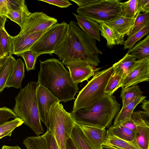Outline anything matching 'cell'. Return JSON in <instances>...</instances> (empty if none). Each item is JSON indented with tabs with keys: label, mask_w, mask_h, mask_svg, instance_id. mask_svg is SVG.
<instances>
[{
	"label": "cell",
	"mask_w": 149,
	"mask_h": 149,
	"mask_svg": "<svg viewBox=\"0 0 149 149\" xmlns=\"http://www.w3.org/2000/svg\"><path fill=\"white\" fill-rule=\"evenodd\" d=\"M53 53L65 65L85 62L94 67L100 63L99 54H102L97 47L95 40L86 35L74 21L68 24L65 35Z\"/></svg>",
	"instance_id": "cell-1"
},
{
	"label": "cell",
	"mask_w": 149,
	"mask_h": 149,
	"mask_svg": "<svg viewBox=\"0 0 149 149\" xmlns=\"http://www.w3.org/2000/svg\"><path fill=\"white\" fill-rule=\"evenodd\" d=\"M40 61L38 82L47 89L60 102L74 100L79 91L70 74L58 60L52 58Z\"/></svg>",
	"instance_id": "cell-2"
},
{
	"label": "cell",
	"mask_w": 149,
	"mask_h": 149,
	"mask_svg": "<svg viewBox=\"0 0 149 149\" xmlns=\"http://www.w3.org/2000/svg\"><path fill=\"white\" fill-rule=\"evenodd\" d=\"M120 104L112 95L105 94L102 98L86 108L71 112V116L77 125L108 127L120 111Z\"/></svg>",
	"instance_id": "cell-3"
},
{
	"label": "cell",
	"mask_w": 149,
	"mask_h": 149,
	"mask_svg": "<svg viewBox=\"0 0 149 149\" xmlns=\"http://www.w3.org/2000/svg\"><path fill=\"white\" fill-rule=\"evenodd\" d=\"M39 84L31 81L21 88L15 97L13 111L17 117L37 136L44 132L38 109L36 92Z\"/></svg>",
	"instance_id": "cell-4"
},
{
	"label": "cell",
	"mask_w": 149,
	"mask_h": 149,
	"mask_svg": "<svg viewBox=\"0 0 149 149\" xmlns=\"http://www.w3.org/2000/svg\"><path fill=\"white\" fill-rule=\"evenodd\" d=\"M113 72L111 66L95 72L92 79L79 92L72 111L89 107L104 97L107 84Z\"/></svg>",
	"instance_id": "cell-5"
},
{
	"label": "cell",
	"mask_w": 149,
	"mask_h": 149,
	"mask_svg": "<svg viewBox=\"0 0 149 149\" xmlns=\"http://www.w3.org/2000/svg\"><path fill=\"white\" fill-rule=\"evenodd\" d=\"M49 130L55 139L59 149H66L68 139L75 125L71 113L67 112L59 102L52 105L49 113Z\"/></svg>",
	"instance_id": "cell-6"
},
{
	"label": "cell",
	"mask_w": 149,
	"mask_h": 149,
	"mask_svg": "<svg viewBox=\"0 0 149 149\" xmlns=\"http://www.w3.org/2000/svg\"><path fill=\"white\" fill-rule=\"evenodd\" d=\"M120 1L102 0L90 5L79 7L78 15L99 23L111 22L121 16Z\"/></svg>",
	"instance_id": "cell-7"
},
{
	"label": "cell",
	"mask_w": 149,
	"mask_h": 149,
	"mask_svg": "<svg viewBox=\"0 0 149 149\" xmlns=\"http://www.w3.org/2000/svg\"><path fill=\"white\" fill-rule=\"evenodd\" d=\"M68 24L63 22L57 23L50 27L33 45L29 50L38 57L42 54L52 55L61 43L66 33Z\"/></svg>",
	"instance_id": "cell-8"
},
{
	"label": "cell",
	"mask_w": 149,
	"mask_h": 149,
	"mask_svg": "<svg viewBox=\"0 0 149 149\" xmlns=\"http://www.w3.org/2000/svg\"><path fill=\"white\" fill-rule=\"evenodd\" d=\"M57 20L42 12L31 13L21 28L19 35L31 34L46 30L57 23Z\"/></svg>",
	"instance_id": "cell-9"
},
{
	"label": "cell",
	"mask_w": 149,
	"mask_h": 149,
	"mask_svg": "<svg viewBox=\"0 0 149 149\" xmlns=\"http://www.w3.org/2000/svg\"><path fill=\"white\" fill-rule=\"evenodd\" d=\"M149 58L136 61L133 67L122 80L120 87H128L149 81Z\"/></svg>",
	"instance_id": "cell-10"
},
{
	"label": "cell",
	"mask_w": 149,
	"mask_h": 149,
	"mask_svg": "<svg viewBox=\"0 0 149 149\" xmlns=\"http://www.w3.org/2000/svg\"><path fill=\"white\" fill-rule=\"evenodd\" d=\"M36 97L40 120L49 129L50 108L55 103L60 102L47 89L40 85H39L37 89Z\"/></svg>",
	"instance_id": "cell-11"
},
{
	"label": "cell",
	"mask_w": 149,
	"mask_h": 149,
	"mask_svg": "<svg viewBox=\"0 0 149 149\" xmlns=\"http://www.w3.org/2000/svg\"><path fill=\"white\" fill-rule=\"evenodd\" d=\"M49 29L40 32L30 34H18L14 36H10L13 54L18 56L23 52L29 50Z\"/></svg>",
	"instance_id": "cell-12"
},
{
	"label": "cell",
	"mask_w": 149,
	"mask_h": 149,
	"mask_svg": "<svg viewBox=\"0 0 149 149\" xmlns=\"http://www.w3.org/2000/svg\"><path fill=\"white\" fill-rule=\"evenodd\" d=\"M73 82L78 84L87 80L95 73L94 66L85 62H78L65 65Z\"/></svg>",
	"instance_id": "cell-13"
},
{
	"label": "cell",
	"mask_w": 149,
	"mask_h": 149,
	"mask_svg": "<svg viewBox=\"0 0 149 149\" xmlns=\"http://www.w3.org/2000/svg\"><path fill=\"white\" fill-rule=\"evenodd\" d=\"M82 130L93 149H103L102 144L107 136L105 129L84 125H78Z\"/></svg>",
	"instance_id": "cell-14"
},
{
	"label": "cell",
	"mask_w": 149,
	"mask_h": 149,
	"mask_svg": "<svg viewBox=\"0 0 149 149\" xmlns=\"http://www.w3.org/2000/svg\"><path fill=\"white\" fill-rule=\"evenodd\" d=\"M77 20V24L88 36L100 41L99 24L94 21L73 13Z\"/></svg>",
	"instance_id": "cell-15"
},
{
	"label": "cell",
	"mask_w": 149,
	"mask_h": 149,
	"mask_svg": "<svg viewBox=\"0 0 149 149\" xmlns=\"http://www.w3.org/2000/svg\"><path fill=\"white\" fill-rule=\"evenodd\" d=\"M24 77V63L20 58L16 60L12 71L5 84V87L21 88L22 82Z\"/></svg>",
	"instance_id": "cell-16"
},
{
	"label": "cell",
	"mask_w": 149,
	"mask_h": 149,
	"mask_svg": "<svg viewBox=\"0 0 149 149\" xmlns=\"http://www.w3.org/2000/svg\"><path fill=\"white\" fill-rule=\"evenodd\" d=\"M99 23L101 35L106 40V45L108 47L112 48L116 45L123 44L124 36L118 34L106 23Z\"/></svg>",
	"instance_id": "cell-17"
},
{
	"label": "cell",
	"mask_w": 149,
	"mask_h": 149,
	"mask_svg": "<svg viewBox=\"0 0 149 149\" xmlns=\"http://www.w3.org/2000/svg\"><path fill=\"white\" fill-rule=\"evenodd\" d=\"M146 98V97L144 96L137 97L132 102L122 108L115 117L113 124L110 127H118L130 119L135 108L139 104L142 103Z\"/></svg>",
	"instance_id": "cell-18"
},
{
	"label": "cell",
	"mask_w": 149,
	"mask_h": 149,
	"mask_svg": "<svg viewBox=\"0 0 149 149\" xmlns=\"http://www.w3.org/2000/svg\"><path fill=\"white\" fill-rule=\"evenodd\" d=\"M136 17L127 18L121 16L115 20L106 23L118 34L128 36L134 23Z\"/></svg>",
	"instance_id": "cell-19"
},
{
	"label": "cell",
	"mask_w": 149,
	"mask_h": 149,
	"mask_svg": "<svg viewBox=\"0 0 149 149\" xmlns=\"http://www.w3.org/2000/svg\"><path fill=\"white\" fill-rule=\"evenodd\" d=\"M136 61V58L128 52L122 58L113 65V73L122 76L123 80L131 70Z\"/></svg>",
	"instance_id": "cell-20"
},
{
	"label": "cell",
	"mask_w": 149,
	"mask_h": 149,
	"mask_svg": "<svg viewBox=\"0 0 149 149\" xmlns=\"http://www.w3.org/2000/svg\"><path fill=\"white\" fill-rule=\"evenodd\" d=\"M103 148L111 149H141L137 145L121 139L116 136L107 134L102 144Z\"/></svg>",
	"instance_id": "cell-21"
},
{
	"label": "cell",
	"mask_w": 149,
	"mask_h": 149,
	"mask_svg": "<svg viewBox=\"0 0 149 149\" xmlns=\"http://www.w3.org/2000/svg\"><path fill=\"white\" fill-rule=\"evenodd\" d=\"M128 52L136 59L149 58V35L129 49Z\"/></svg>",
	"instance_id": "cell-22"
},
{
	"label": "cell",
	"mask_w": 149,
	"mask_h": 149,
	"mask_svg": "<svg viewBox=\"0 0 149 149\" xmlns=\"http://www.w3.org/2000/svg\"><path fill=\"white\" fill-rule=\"evenodd\" d=\"M107 134L114 135L121 139L138 145L136 140L135 132L123 126L120 125L114 128L110 127L107 131Z\"/></svg>",
	"instance_id": "cell-23"
},
{
	"label": "cell",
	"mask_w": 149,
	"mask_h": 149,
	"mask_svg": "<svg viewBox=\"0 0 149 149\" xmlns=\"http://www.w3.org/2000/svg\"><path fill=\"white\" fill-rule=\"evenodd\" d=\"M143 96L142 92L137 85L122 88L120 95L123 104L122 108L132 102L136 97Z\"/></svg>",
	"instance_id": "cell-24"
},
{
	"label": "cell",
	"mask_w": 149,
	"mask_h": 149,
	"mask_svg": "<svg viewBox=\"0 0 149 149\" xmlns=\"http://www.w3.org/2000/svg\"><path fill=\"white\" fill-rule=\"evenodd\" d=\"M71 137L78 149H93L81 129L75 123Z\"/></svg>",
	"instance_id": "cell-25"
},
{
	"label": "cell",
	"mask_w": 149,
	"mask_h": 149,
	"mask_svg": "<svg viewBox=\"0 0 149 149\" xmlns=\"http://www.w3.org/2000/svg\"><path fill=\"white\" fill-rule=\"evenodd\" d=\"M31 13L26 5L18 10L9 11L6 16L18 24L21 28Z\"/></svg>",
	"instance_id": "cell-26"
},
{
	"label": "cell",
	"mask_w": 149,
	"mask_h": 149,
	"mask_svg": "<svg viewBox=\"0 0 149 149\" xmlns=\"http://www.w3.org/2000/svg\"><path fill=\"white\" fill-rule=\"evenodd\" d=\"M121 16L127 18L135 17L139 10V0H130L120 3Z\"/></svg>",
	"instance_id": "cell-27"
},
{
	"label": "cell",
	"mask_w": 149,
	"mask_h": 149,
	"mask_svg": "<svg viewBox=\"0 0 149 149\" xmlns=\"http://www.w3.org/2000/svg\"><path fill=\"white\" fill-rule=\"evenodd\" d=\"M135 134L138 146L141 149H149V126H137Z\"/></svg>",
	"instance_id": "cell-28"
},
{
	"label": "cell",
	"mask_w": 149,
	"mask_h": 149,
	"mask_svg": "<svg viewBox=\"0 0 149 149\" xmlns=\"http://www.w3.org/2000/svg\"><path fill=\"white\" fill-rule=\"evenodd\" d=\"M16 60L12 56H8L0 74V93L6 88L7 79L11 73Z\"/></svg>",
	"instance_id": "cell-29"
},
{
	"label": "cell",
	"mask_w": 149,
	"mask_h": 149,
	"mask_svg": "<svg viewBox=\"0 0 149 149\" xmlns=\"http://www.w3.org/2000/svg\"><path fill=\"white\" fill-rule=\"evenodd\" d=\"M149 32V24L144 27L139 31L128 36L126 40L124 41V49H130L135 43L144 36L148 34Z\"/></svg>",
	"instance_id": "cell-30"
},
{
	"label": "cell",
	"mask_w": 149,
	"mask_h": 149,
	"mask_svg": "<svg viewBox=\"0 0 149 149\" xmlns=\"http://www.w3.org/2000/svg\"><path fill=\"white\" fill-rule=\"evenodd\" d=\"M23 143L27 149H45V141L42 136L28 137Z\"/></svg>",
	"instance_id": "cell-31"
},
{
	"label": "cell",
	"mask_w": 149,
	"mask_h": 149,
	"mask_svg": "<svg viewBox=\"0 0 149 149\" xmlns=\"http://www.w3.org/2000/svg\"><path fill=\"white\" fill-rule=\"evenodd\" d=\"M134 24L128 36L139 31L144 27L149 24V12L136 14Z\"/></svg>",
	"instance_id": "cell-32"
},
{
	"label": "cell",
	"mask_w": 149,
	"mask_h": 149,
	"mask_svg": "<svg viewBox=\"0 0 149 149\" xmlns=\"http://www.w3.org/2000/svg\"><path fill=\"white\" fill-rule=\"evenodd\" d=\"M0 41L5 54L12 56L13 49L10 35L5 29H0Z\"/></svg>",
	"instance_id": "cell-33"
},
{
	"label": "cell",
	"mask_w": 149,
	"mask_h": 149,
	"mask_svg": "<svg viewBox=\"0 0 149 149\" xmlns=\"http://www.w3.org/2000/svg\"><path fill=\"white\" fill-rule=\"evenodd\" d=\"M122 79V76L113 73L106 87L105 90L106 94L112 95L113 93L120 87Z\"/></svg>",
	"instance_id": "cell-34"
},
{
	"label": "cell",
	"mask_w": 149,
	"mask_h": 149,
	"mask_svg": "<svg viewBox=\"0 0 149 149\" xmlns=\"http://www.w3.org/2000/svg\"><path fill=\"white\" fill-rule=\"evenodd\" d=\"M131 118L136 126H149V112L144 111H133Z\"/></svg>",
	"instance_id": "cell-35"
},
{
	"label": "cell",
	"mask_w": 149,
	"mask_h": 149,
	"mask_svg": "<svg viewBox=\"0 0 149 149\" xmlns=\"http://www.w3.org/2000/svg\"><path fill=\"white\" fill-rule=\"evenodd\" d=\"M21 57L25 62L26 70L27 71L34 70L38 57L30 50L25 51L18 55Z\"/></svg>",
	"instance_id": "cell-36"
},
{
	"label": "cell",
	"mask_w": 149,
	"mask_h": 149,
	"mask_svg": "<svg viewBox=\"0 0 149 149\" xmlns=\"http://www.w3.org/2000/svg\"><path fill=\"white\" fill-rule=\"evenodd\" d=\"M23 123L22 120L18 117L13 120L8 121L0 125V135L9 131H13Z\"/></svg>",
	"instance_id": "cell-37"
},
{
	"label": "cell",
	"mask_w": 149,
	"mask_h": 149,
	"mask_svg": "<svg viewBox=\"0 0 149 149\" xmlns=\"http://www.w3.org/2000/svg\"><path fill=\"white\" fill-rule=\"evenodd\" d=\"M42 136L45 141V149H59L55 139L49 130H47Z\"/></svg>",
	"instance_id": "cell-38"
},
{
	"label": "cell",
	"mask_w": 149,
	"mask_h": 149,
	"mask_svg": "<svg viewBox=\"0 0 149 149\" xmlns=\"http://www.w3.org/2000/svg\"><path fill=\"white\" fill-rule=\"evenodd\" d=\"M17 117V116L11 109L5 107L0 108V125L8 121L10 118Z\"/></svg>",
	"instance_id": "cell-39"
},
{
	"label": "cell",
	"mask_w": 149,
	"mask_h": 149,
	"mask_svg": "<svg viewBox=\"0 0 149 149\" xmlns=\"http://www.w3.org/2000/svg\"><path fill=\"white\" fill-rule=\"evenodd\" d=\"M7 2L8 11L18 10L26 5L24 0H7Z\"/></svg>",
	"instance_id": "cell-40"
},
{
	"label": "cell",
	"mask_w": 149,
	"mask_h": 149,
	"mask_svg": "<svg viewBox=\"0 0 149 149\" xmlns=\"http://www.w3.org/2000/svg\"><path fill=\"white\" fill-rule=\"evenodd\" d=\"M38 1H42L61 8H67L72 4L69 1L67 0H39Z\"/></svg>",
	"instance_id": "cell-41"
},
{
	"label": "cell",
	"mask_w": 149,
	"mask_h": 149,
	"mask_svg": "<svg viewBox=\"0 0 149 149\" xmlns=\"http://www.w3.org/2000/svg\"><path fill=\"white\" fill-rule=\"evenodd\" d=\"M139 10L137 14H140L141 12H149V0H139Z\"/></svg>",
	"instance_id": "cell-42"
},
{
	"label": "cell",
	"mask_w": 149,
	"mask_h": 149,
	"mask_svg": "<svg viewBox=\"0 0 149 149\" xmlns=\"http://www.w3.org/2000/svg\"><path fill=\"white\" fill-rule=\"evenodd\" d=\"M75 3L79 7L86 6L92 3L97 2L100 0H71Z\"/></svg>",
	"instance_id": "cell-43"
},
{
	"label": "cell",
	"mask_w": 149,
	"mask_h": 149,
	"mask_svg": "<svg viewBox=\"0 0 149 149\" xmlns=\"http://www.w3.org/2000/svg\"><path fill=\"white\" fill-rule=\"evenodd\" d=\"M8 12L7 0H0V15L6 16Z\"/></svg>",
	"instance_id": "cell-44"
},
{
	"label": "cell",
	"mask_w": 149,
	"mask_h": 149,
	"mask_svg": "<svg viewBox=\"0 0 149 149\" xmlns=\"http://www.w3.org/2000/svg\"><path fill=\"white\" fill-rule=\"evenodd\" d=\"M120 125L123 126L135 132L136 129V126L131 118L129 120L122 123Z\"/></svg>",
	"instance_id": "cell-45"
},
{
	"label": "cell",
	"mask_w": 149,
	"mask_h": 149,
	"mask_svg": "<svg viewBox=\"0 0 149 149\" xmlns=\"http://www.w3.org/2000/svg\"><path fill=\"white\" fill-rule=\"evenodd\" d=\"M66 149H78L71 137H70L67 141Z\"/></svg>",
	"instance_id": "cell-46"
},
{
	"label": "cell",
	"mask_w": 149,
	"mask_h": 149,
	"mask_svg": "<svg viewBox=\"0 0 149 149\" xmlns=\"http://www.w3.org/2000/svg\"><path fill=\"white\" fill-rule=\"evenodd\" d=\"M8 56L5 55L0 57V74L2 71Z\"/></svg>",
	"instance_id": "cell-47"
},
{
	"label": "cell",
	"mask_w": 149,
	"mask_h": 149,
	"mask_svg": "<svg viewBox=\"0 0 149 149\" xmlns=\"http://www.w3.org/2000/svg\"><path fill=\"white\" fill-rule=\"evenodd\" d=\"M142 108L145 111L149 112V101L144 99L142 102Z\"/></svg>",
	"instance_id": "cell-48"
},
{
	"label": "cell",
	"mask_w": 149,
	"mask_h": 149,
	"mask_svg": "<svg viewBox=\"0 0 149 149\" xmlns=\"http://www.w3.org/2000/svg\"><path fill=\"white\" fill-rule=\"evenodd\" d=\"M7 17L0 15V29H5V22Z\"/></svg>",
	"instance_id": "cell-49"
},
{
	"label": "cell",
	"mask_w": 149,
	"mask_h": 149,
	"mask_svg": "<svg viewBox=\"0 0 149 149\" xmlns=\"http://www.w3.org/2000/svg\"><path fill=\"white\" fill-rule=\"evenodd\" d=\"M2 149H21V148L18 146H8L6 145L3 146Z\"/></svg>",
	"instance_id": "cell-50"
},
{
	"label": "cell",
	"mask_w": 149,
	"mask_h": 149,
	"mask_svg": "<svg viewBox=\"0 0 149 149\" xmlns=\"http://www.w3.org/2000/svg\"><path fill=\"white\" fill-rule=\"evenodd\" d=\"M12 132V131H11L2 134L0 135V139L6 136H11Z\"/></svg>",
	"instance_id": "cell-51"
},
{
	"label": "cell",
	"mask_w": 149,
	"mask_h": 149,
	"mask_svg": "<svg viewBox=\"0 0 149 149\" xmlns=\"http://www.w3.org/2000/svg\"><path fill=\"white\" fill-rule=\"evenodd\" d=\"M7 55L5 54L0 41V57L3 56L4 55Z\"/></svg>",
	"instance_id": "cell-52"
},
{
	"label": "cell",
	"mask_w": 149,
	"mask_h": 149,
	"mask_svg": "<svg viewBox=\"0 0 149 149\" xmlns=\"http://www.w3.org/2000/svg\"><path fill=\"white\" fill-rule=\"evenodd\" d=\"M107 149H110V148H107Z\"/></svg>",
	"instance_id": "cell-53"
}]
</instances>
